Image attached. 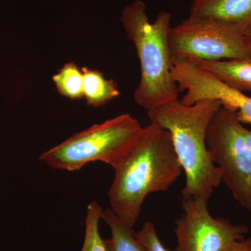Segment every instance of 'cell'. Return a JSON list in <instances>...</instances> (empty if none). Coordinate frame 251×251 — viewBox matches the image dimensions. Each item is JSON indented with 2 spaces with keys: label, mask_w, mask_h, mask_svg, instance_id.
I'll return each instance as SVG.
<instances>
[{
  "label": "cell",
  "mask_w": 251,
  "mask_h": 251,
  "mask_svg": "<svg viewBox=\"0 0 251 251\" xmlns=\"http://www.w3.org/2000/svg\"><path fill=\"white\" fill-rule=\"evenodd\" d=\"M136 234L140 242L148 251H171L162 244L154 226L150 221H145L141 229L136 232Z\"/></svg>",
  "instance_id": "15"
},
{
  "label": "cell",
  "mask_w": 251,
  "mask_h": 251,
  "mask_svg": "<svg viewBox=\"0 0 251 251\" xmlns=\"http://www.w3.org/2000/svg\"><path fill=\"white\" fill-rule=\"evenodd\" d=\"M83 96L88 105L100 106L120 94L116 82L104 77L103 74L89 68H82Z\"/></svg>",
  "instance_id": "12"
},
{
  "label": "cell",
  "mask_w": 251,
  "mask_h": 251,
  "mask_svg": "<svg viewBox=\"0 0 251 251\" xmlns=\"http://www.w3.org/2000/svg\"><path fill=\"white\" fill-rule=\"evenodd\" d=\"M108 197L111 210L133 227L150 193L167 191L182 168L168 130L150 123L120 167L115 170Z\"/></svg>",
  "instance_id": "1"
},
{
  "label": "cell",
  "mask_w": 251,
  "mask_h": 251,
  "mask_svg": "<svg viewBox=\"0 0 251 251\" xmlns=\"http://www.w3.org/2000/svg\"><path fill=\"white\" fill-rule=\"evenodd\" d=\"M246 41H247V45L249 46V50H250L251 52V26L249 28V30L245 34Z\"/></svg>",
  "instance_id": "17"
},
{
  "label": "cell",
  "mask_w": 251,
  "mask_h": 251,
  "mask_svg": "<svg viewBox=\"0 0 251 251\" xmlns=\"http://www.w3.org/2000/svg\"><path fill=\"white\" fill-rule=\"evenodd\" d=\"M53 81L59 93L71 99L83 97V73L74 63L66 64L54 75Z\"/></svg>",
  "instance_id": "13"
},
{
  "label": "cell",
  "mask_w": 251,
  "mask_h": 251,
  "mask_svg": "<svg viewBox=\"0 0 251 251\" xmlns=\"http://www.w3.org/2000/svg\"><path fill=\"white\" fill-rule=\"evenodd\" d=\"M103 219L110 227L111 237L104 240L108 251H148L133 227L119 219L111 209L103 211Z\"/></svg>",
  "instance_id": "11"
},
{
  "label": "cell",
  "mask_w": 251,
  "mask_h": 251,
  "mask_svg": "<svg viewBox=\"0 0 251 251\" xmlns=\"http://www.w3.org/2000/svg\"><path fill=\"white\" fill-rule=\"evenodd\" d=\"M206 142L221 181L235 201L251 211V130L235 112L221 106L209 122Z\"/></svg>",
  "instance_id": "5"
},
{
  "label": "cell",
  "mask_w": 251,
  "mask_h": 251,
  "mask_svg": "<svg viewBox=\"0 0 251 251\" xmlns=\"http://www.w3.org/2000/svg\"><path fill=\"white\" fill-rule=\"evenodd\" d=\"M144 127L123 114L75 133L43 153L39 160L62 171H75L87 163L101 161L117 169L138 141Z\"/></svg>",
  "instance_id": "4"
},
{
  "label": "cell",
  "mask_w": 251,
  "mask_h": 251,
  "mask_svg": "<svg viewBox=\"0 0 251 251\" xmlns=\"http://www.w3.org/2000/svg\"><path fill=\"white\" fill-rule=\"evenodd\" d=\"M170 49L175 58L219 61L251 57L245 35L221 23L188 17L172 27Z\"/></svg>",
  "instance_id": "6"
},
{
  "label": "cell",
  "mask_w": 251,
  "mask_h": 251,
  "mask_svg": "<svg viewBox=\"0 0 251 251\" xmlns=\"http://www.w3.org/2000/svg\"><path fill=\"white\" fill-rule=\"evenodd\" d=\"M172 74L179 92H186L180 99L184 105L204 99L217 100L224 108L235 112L243 125L251 124V97L229 87L191 59H174Z\"/></svg>",
  "instance_id": "8"
},
{
  "label": "cell",
  "mask_w": 251,
  "mask_h": 251,
  "mask_svg": "<svg viewBox=\"0 0 251 251\" xmlns=\"http://www.w3.org/2000/svg\"><path fill=\"white\" fill-rule=\"evenodd\" d=\"M207 203L193 198L182 200V213L175 221L177 241L175 251H222L245 238L249 232L247 226L214 218Z\"/></svg>",
  "instance_id": "7"
},
{
  "label": "cell",
  "mask_w": 251,
  "mask_h": 251,
  "mask_svg": "<svg viewBox=\"0 0 251 251\" xmlns=\"http://www.w3.org/2000/svg\"><path fill=\"white\" fill-rule=\"evenodd\" d=\"M172 19L170 13L161 11L150 23L147 5L140 0H135L122 11V25L134 44L140 64L141 76L133 99L148 111L179 99V88L172 75Z\"/></svg>",
  "instance_id": "3"
},
{
  "label": "cell",
  "mask_w": 251,
  "mask_h": 251,
  "mask_svg": "<svg viewBox=\"0 0 251 251\" xmlns=\"http://www.w3.org/2000/svg\"><path fill=\"white\" fill-rule=\"evenodd\" d=\"M103 213V208L97 202L94 201L87 206L85 239L80 251H108L99 231V221Z\"/></svg>",
  "instance_id": "14"
},
{
  "label": "cell",
  "mask_w": 251,
  "mask_h": 251,
  "mask_svg": "<svg viewBox=\"0 0 251 251\" xmlns=\"http://www.w3.org/2000/svg\"><path fill=\"white\" fill-rule=\"evenodd\" d=\"M221 106V102L213 99L191 105L177 99L148 111L151 123L168 130L172 135L175 152L186 175L182 200L208 202L222 181L221 171L206 142L209 122Z\"/></svg>",
  "instance_id": "2"
},
{
  "label": "cell",
  "mask_w": 251,
  "mask_h": 251,
  "mask_svg": "<svg viewBox=\"0 0 251 251\" xmlns=\"http://www.w3.org/2000/svg\"><path fill=\"white\" fill-rule=\"evenodd\" d=\"M222 251H251V237L236 241Z\"/></svg>",
  "instance_id": "16"
},
{
  "label": "cell",
  "mask_w": 251,
  "mask_h": 251,
  "mask_svg": "<svg viewBox=\"0 0 251 251\" xmlns=\"http://www.w3.org/2000/svg\"><path fill=\"white\" fill-rule=\"evenodd\" d=\"M188 17L226 25L245 35L251 26V0H193Z\"/></svg>",
  "instance_id": "9"
},
{
  "label": "cell",
  "mask_w": 251,
  "mask_h": 251,
  "mask_svg": "<svg viewBox=\"0 0 251 251\" xmlns=\"http://www.w3.org/2000/svg\"><path fill=\"white\" fill-rule=\"evenodd\" d=\"M191 60L234 90L251 92V57L219 61Z\"/></svg>",
  "instance_id": "10"
}]
</instances>
